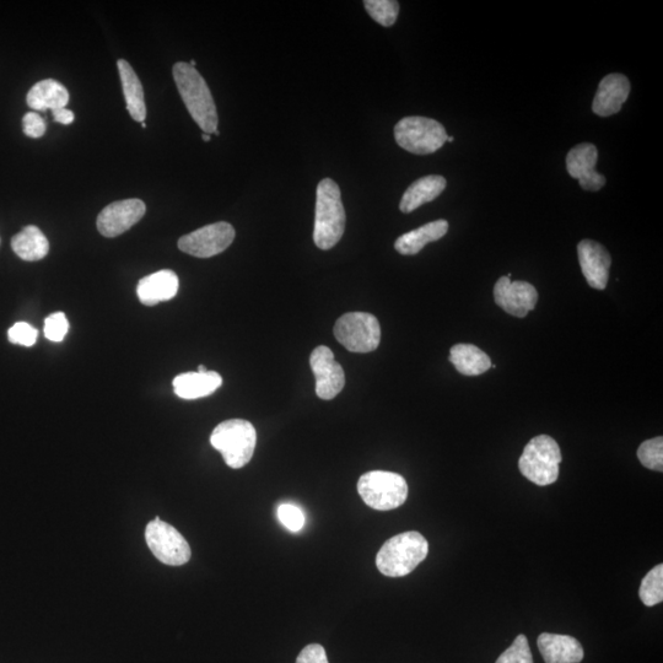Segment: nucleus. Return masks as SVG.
<instances>
[{
    "mask_svg": "<svg viewBox=\"0 0 663 663\" xmlns=\"http://www.w3.org/2000/svg\"><path fill=\"white\" fill-rule=\"evenodd\" d=\"M445 188V177L439 175L425 176L413 182L403 194L400 203L401 212L412 213L423 204L433 202L445 191Z\"/></svg>",
    "mask_w": 663,
    "mask_h": 663,
    "instance_id": "20",
    "label": "nucleus"
},
{
    "mask_svg": "<svg viewBox=\"0 0 663 663\" xmlns=\"http://www.w3.org/2000/svg\"><path fill=\"white\" fill-rule=\"evenodd\" d=\"M53 118H55L56 122L66 126L70 125V123H73L75 120L74 113L67 109L53 111Z\"/></svg>",
    "mask_w": 663,
    "mask_h": 663,
    "instance_id": "35",
    "label": "nucleus"
},
{
    "mask_svg": "<svg viewBox=\"0 0 663 663\" xmlns=\"http://www.w3.org/2000/svg\"><path fill=\"white\" fill-rule=\"evenodd\" d=\"M142 127H143V128H147V125H145V123L143 122V123H142Z\"/></svg>",
    "mask_w": 663,
    "mask_h": 663,
    "instance_id": "39",
    "label": "nucleus"
},
{
    "mask_svg": "<svg viewBox=\"0 0 663 663\" xmlns=\"http://www.w3.org/2000/svg\"><path fill=\"white\" fill-rule=\"evenodd\" d=\"M346 210L339 186L331 179L318 183L314 241L318 249L331 250L346 230Z\"/></svg>",
    "mask_w": 663,
    "mask_h": 663,
    "instance_id": "3",
    "label": "nucleus"
},
{
    "mask_svg": "<svg viewBox=\"0 0 663 663\" xmlns=\"http://www.w3.org/2000/svg\"><path fill=\"white\" fill-rule=\"evenodd\" d=\"M210 444L233 470L244 468L255 454L257 433L244 419H230L218 425L210 435Z\"/></svg>",
    "mask_w": 663,
    "mask_h": 663,
    "instance_id": "4",
    "label": "nucleus"
},
{
    "mask_svg": "<svg viewBox=\"0 0 663 663\" xmlns=\"http://www.w3.org/2000/svg\"><path fill=\"white\" fill-rule=\"evenodd\" d=\"M234 239L233 226L220 221L182 236L179 240V249L193 257L210 258L228 249Z\"/></svg>",
    "mask_w": 663,
    "mask_h": 663,
    "instance_id": "10",
    "label": "nucleus"
},
{
    "mask_svg": "<svg viewBox=\"0 0 663 663\" xmlns=\"http://www.w3.org/2000/svg\"><path fill=\"white\" fill-rule=\"evenodd\" d=\"M145 541L159 562L170 567H181L190 562L191 547L175 527L156 516L145 528Z\"/></svg>",
    "mask_w": 663,
    "mask_h": 663,
    "instance_id": "9",
    "label": "nucleus"
},
{
    "mask_svg": "<svg viewBox=\"0 0 663 663\" xmlns=\"http://www.w3.org/2000/svg\"><path fill=\"white\" fill-rule=\"evenodd\" d=\"M358 493L369 508L390 511L406 503L408 484L401 474L371 471L360 477Z\"/></svg>",
    "mask_w": 663,
    "mask_h": 663,
    "instance_id": "6",
    "label": "nucleus"
},
{
    "mask_svg": "<svg viewBox=\"0 0 663 663\" xmlns=\"http://www.w3.org/2000/svg\"><path fill=\"white\" fill-rule=\"evenodd\" d=\"M122 82L123 94H125L127 110L134 121L143 123L147 117V107L144 102L143 85L138 75L134 72L131 64L125 59L117 62Z\"/></svg>",
    "mask_w": 663,
    "mask_h": 663,
    "instance_id": "23",
    "label": "nucleus"
},
{
    "mask_svg": "<svg viewBox=\"0 0 663 663\" xmlns=\"http://www.w3.org/2000/svg\"><path fill=\"white\" fill-rule=\"evenodd\" d=\"M12 247L21 260L36 262L47 256L50 242L37 226L29 225L13 237Z\"/></svg>",
    "mask_w": 663,
    "mask_h": 663,
    "instance_id": "25",
    "label": "nucleus"
},
{
    "mask_svg": "<svg viewBox=\"0 0 663 663\" xmlns=\"http://www.w3.org/2000/svg\"><path fill=\"white\" fill-rule=\"evenodd\" d=\"M208 371H209V370L206 368V366H204V365H199V366H198V371H197V373H199V374H207Z\"/></svg>",
    "mask_w": 663,
    "mask_h": 663,
    "instance_id": "36",
    "label": "nucleus"
},
{
    "mask_svg": "<svg viewBox=\"0 0 663 663\" xmlns=\"http://www.w3.org/2000/svg\"><path fill=\"white\" fill-rule=\"evenodd\" d=\"M447 231H449V223L446 220L433 221V223L425 224L422 228L398 237L395 249L403 256L417 255L430 242L442 239Z\"/></svg>",
    "mask_w": 663,
    "mask_h": 663,
    "instance_id": "21",
    "label": "nucleus"
},
{
    "mask_svg": "<svg viewBox=\"0 0 663 663\" xmlns=\"http://www.w3.org/2000/svg\"><path fill=\"white\" fill-rule=\"evenodd\" d=\"M494 299L509 315L522 318L535 309L538 293L530 283L511 282L510 278L501 277L494 287Z\"/></svg>",
    "mask_w": 663,
    "mask_h": 663,
    "instance_id": "13",
    "label": "nucleus"
},
{
    "mask_svg": "<svg viewBox=\"0 0 663 663\" xmlns=\"http://www.w3.org/2000/svg\"><path fill=\"white\" fill-rule=\"evenodd\" d=\"M278 519L291 532L303 530L306 522L304 511L294 504H282L277 511Z\"/></svg>",
    "mask_w": 663,
    "mask_h": 663,
    "instance_id": "30",
    "label": "nucleus"
},
{
    "mask_svg": "<svg viewBox=\"0 0 663 663\" xmlns=\"http://www.w3.org/2000/svg\"><path fill=\"white\" fill-rule=\"evenodd\" d=\"M429 543L417 531L401 533L388 539L376 555V567L388 578H403L413 573L428 557Z\"/></svg>",
    "mask_w": 663,
    "mask_h": 663,
    "instance_id": "2",
    "label": "nucleus"
},
{
    "mask_svg": "<svg viewBox=\"0 0 663 663\" xmlns=\"http://www.w3.org/2000/svg\"><path fill=\"white\" fill-rule=\"evenodd\" d=\"M69 330L67 316L63 312H56L48 316L45 321V336L48 341L62 342Z\"/></svg>",
    "mask_w": 663,
    "mask_h": 663,
    "instance_id": "31",
    "label": "nucleus"
},
{
    "mask_svg": "<svg viewBox=\"0 0 663 663\" xmlns=\"http://www.w3.org/2000/svg\"><path fill=\"white\" fill-rule=\"evenodd\" d=\"M174 391L182 400H198L213 395L223 385V379L215 371L207 374L186 373L175 377Z\"/></svg>",
    "mask_w": 663,
    "mask_h": 663,
    "instance_id": "19",
    "label": "nucleus"
},
{
    "mask_svg": "<svg viewBox=\"0 0 663 663\" xmlns=\"http://www.w3.org/2000/svg\"><path fill=\"white\" fill-rule=\"evenodd\" d=\"M310 365L316 379V395L321 400H333L346 385V375L342 366L334 360L332 350L325 346L317 347L311 354Z\"/></svg>",
    "mask_w": 663,
    "mask_h": 663,
    "instance_id": "11",
    "label": "nucleus"
},
{
    "mask_svg": "<svg viewBox=\"0 0 663 663\" xmlns=\"http://www.w3.org/2000/svg\"><path fill=\"white\" fill-rule=\"evenodd\" d=\"M638 457L641 465L649 470L663 471V439L659 438L644 441L638 450Z\"/></svg>",
    "mask_w": 663,
    "mask_h": 663,
    "instance_id": "28",
    "label": "nucleus"
},
{
    "mask_svg": "<svg viewBox=\"0 0 663 663\" xmlns=\"http://www.w3.org/2000/svg\"><path fill=\"white\" fill-rule=\"evenodd\" d=\"M597 160V148L590 143L576 145L567 156L569 175L579 180L585 191H600L606 185V177L595 170Z\"/></svg>",
    "mask_w": 663,
    "mask_h": 663,
    "instance_id": "14",
    "label": "nucleus"
},
{
    "mask_svg": "<svg viewBox=\"0 0 663 663\" xmlns=\"http://www.w3.org/2000/svg\"><path fill=\"white\" fill-rule=\"evenodd\" d=\"M29 107L35 111L66 109L69 102V93L62 84L53 79L42 80L32 86L26 97Z\"/></svg>",
    "mask_w": 663,
    "mask_h": 663,
    "instance_id": "22",
    "label": "nucleus"
},
{
    "mask_svg": "<svg viewBox=\"0 0 663 663\" xmlns=\"http://www.w3.org/2000/svg\"><path fill=\"white\" fill-rule=\"evenodd\" d=\"M334 337L349 352H374L381 342L380 323L368 312H350L336 322Z\"/></svg>",
    "mask_w": 663,
    "mask_h": 663,
    "instance_id": "8",
    "label": "nucleus"
},
{
    "mask_svg": "<svg viewBox=\"0 0 663 663\" xmlns=\"http://www.w3.org/2000/svg\"><path fill=\"white\" fill-rule=\"evenodd\" d=\"M202 139L204 142H210V139H212V136H209V134L203 133Z\"/></svg>",
    "mask_w": 663,
    "mask_h": 663,
    "instance_id": "37",
    "label": "nucleus"
},
{
    "mask_svg": "<svg viewBox=\"0 0 663 663\" xmlns=\"http://www.w3.org/2000/svg\"><path fill=\"white\" fill-rule=\"evenodd\" d=\"M364 5L376 23L385 28L395 25L400 13V3L396 0H365Z\"/></svg>",
    "mask_w": 663,
    "mask_h": 663,
    "instance_id": "27",
    "label": "nucleus"
},
{
    "mask_svg": "<svg viewBox=\"0 0 663 663\" xmlns=\"http://www.w3.org/2000/svg\"><path fill=\"white\" fill-rule=\"evenodd\" d=\"M179 277L172 271H159L140 280L137 288L140 303L155 306L161 301L174 299L179 291Z\"/></svg>",
    "mask_w": 663,
    "mask_h": 663,
    "instance_id": "18",
    "label": "nucleus"
},
{
    "mask_svg": "<svg viewBox=\"0 0 663 663\" xmlns=\"http://www.w3.org/2000/svg\"><path fill=\"white\" fill-rule=\"evenodd\" d=\"M145 204L140 199L113 202L97 217V230L105 237H116L126 233L145 215Z\"/></svg>",
    "mask_w": 663,
    "mask_h": 663,
    "instance_id": "12",
    "label": "nucleus"
},
{
    "mask_svg": "<svg viewBox=\"0 0 663 663\" xmlns=\"http://www.w3.org/2000/svg\"><path fill=\"white\" fill-rule=\"evenodd\" d=\"M174 79L194 122L212 136L218 131V112L210 89L196 68L185 62L174 66Z\"/></svg>",
    "mask_w": 663,
    "mask_h": 663,
    "instance_id": "1",
    "label": "nucleus"
},
{
    "mask_svg": "<svg viewBox=\"0 0 663 663\" xmlns=\"http://www.w3.org/2000/svg\"><path fill=\"white\" fill-rule=\"evenodd\" d=\"M640 600L645 606L654 607L660 605L663 601V565L657 567L646 574L641 581L639 590Z\"/></svg>",
    "mask_w": 663,
    "mask_h": 663,
    "instance_id": "26",
    "label": "nucleus"
},
{
    "mask_svg": "<svg viewBox=\"0 0 663 663\" xmlns=\"http://www.w3.org/2000/svg\"><path fill=\"white\" fill-rule=\"evenodd\" d=\"M450 361L465 376L482 375L492 368V360L473 344H456L450 350Z\"/></svg>",
    "mask_w": 663,
    "mask_h": 663,
    "instance_id": "24",
    "label": "nucleus"
},
{
    "mask_svg": "<svg viewBox=\"0 0 663 663\" xmlns=\"http://www.w3.org/2000/svg\"><path fill=\"white\" fill-rule=\"evenodd\" d=\"M495 663H533L530 644L525 635H519L508 650Z\"/></svg>",
    "mask_w": 663,
    "mask_h": 663,
    "instance_id": "29",
    "label": "nucleus"
},
{
    "mask_svg": "<svg viewBox=\"0 0 663 663\" xmlns=\"http://www.w3.org/2000/svg\"><path fill=\"white\" fill-rule=\"evenodd\" d=\"M579 262L587 284L597 290H605L609 279L612 258L605 246L594 240H582L578 245Z\"/></svg>",
    "mask_w": 663,
    "mask_h": 663,
    "instance_id": "15",
    "label": "nucleus"
},
{
    "mask_svg": "<svg viewBox=\"0 0 663 663\" xmlns=\"http://www.w3.org/2000/svg\"><path fill=\"white\" fill-rule=\"evenodd\" d=\"M23 128L26 136L41 138L46 133V122L39 113L29 112L23 118Z\"/></svg>",
    "mask_w": 663,
    "mask_h": 663,
    "instance_id": "33",
    "label": "nucleus"
},
{
    "mask_svg": "<svg viewBox=\"0 0 663 663\" xmlns=\"http://www.w3.org/2000/svg\"><path fill=\"white\" fill-rule=\"evenodd\" d=\"M36 328L26 322H18L8 332L9 341L24 347H32L37 339Z\"/></svg>",
    "mask_w": 663,
    "mask_h": 663,
    "instance_id": "32",
    "label": "nucleus"
},
{
    "mask_svg": "<svg viewBox=\"0 0 663 663\" xmlns=\"http://www.w3.org/2000/svg\"><path fill=\"white\" fill-rule=\"evenodd\" d=\"M454 140H455L454 137H447L446 142H450V143H452V142H454Z\"/></svg>",
    "mask_w": 663,
    "mask_h": 663,
    "instance_id": "38",
    "label": "nucleus"
},
{
    "mask_svg": "<svg viewBox=\"0 0 663 663\" xmlns=\"http://www.w3.org/2000/svg\"><path fill=\"white\" fill-rule=\"evenodd\" d=\"M537 645L546 663H580L584 660V649L570 635L543 633L539 635Z\"/></svg>",
    "mask_w": 663,
    "mask_h": 663,
    "instance_id": "17",
    "label": "nucleus"
},
{
    "mask_svg": "<svg viewBox=\"0 0 663 663\" xmlns=\"http://www.w3.org/2000/svg\"><path fill=\"white\" fill-rule=\"evenodd\" d=\"M630 94L629 79L623 74H609L602 79L592 104L597 116L609 117L622 110Z\"/></svg>",
    "mask_w": 663,
    "mask_h": 663,
    "instance_id": "16",
    "label": "nucleus"
},
{
    "mask_svg": "<svg viewBox=\"0 0 663 663\" xmlns=\"http://www.w3.org/2000/svg\"><path fill=\"white\" fill-rule=\"evenodd\" d=\"M560 463L562 452L558 442L551 436L539 435L526 445L519 468L528 481L546 487L558 481Z\"/></svg>",
    "mask_w": 663,
    "mask_h": 663,
    "instance_id": "5",
    "label": "nucleus"
},
{
    "mask_svg": "<svg viewBox=\"0 0 663 663\" xmlns=\"http://www.w3.org/2000/svg\"><path fill=\"white\" fill-rule=\"evenodd\" d=\"M444 126L427 117H406L397 123L395 138L398 145L415 155H428L438 152L447 140Z\"/></svg>",
    "mask_w": 663,
    "mask_h": 663,
    "instance_id": "7",
    "label": "nucleus"
},
{
    "mask_svg": "<svg viewBox=\"0 0 663 663\" xmlns=\"http://www.w3.org/2000/svg\"><path fill=\"white\" fill-rule=\"evenodd\" d=\"M296 663H330L327 659L325 648L320 644L307 645L300 652Z\"/></svg>",
    "mask_w": 663,
    "mask_h": 663,
    "instance_id": "34",
    "label": "nucleus"
}]
</instances>
